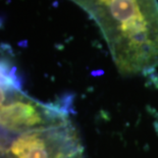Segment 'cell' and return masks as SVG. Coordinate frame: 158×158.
Masks as SVG:
<instances>
[{"mask_svg": "<svg viewBox=\"0 0 158 158\" xmlns=\"http://www.w3.org/2000/svg\"><path fill=\"white\" fill-rule=\"evenodd\" d=\"M73 1L98 25L120 73L146 75L157 68V0Z\"/></svg>", "mask_w": 158, "mask_h": 158, "instance_id": "1", "label": "cell"}, {"mask_svg": "<svg viewBox=\"0 0 158 158\" xmlns=\"http://www.w3.org/2000/svg\"><path fill=\"white\" fill-rule=\"evenodd\" d=\"M7 92H10V91H5L2 88H0V104H2L5 101V98H6L5 93H7Z\"/></svg>", "mask_w": 158, "mask_h": 158, "instance_id": "2", "label": "cell"}]
</instances>
